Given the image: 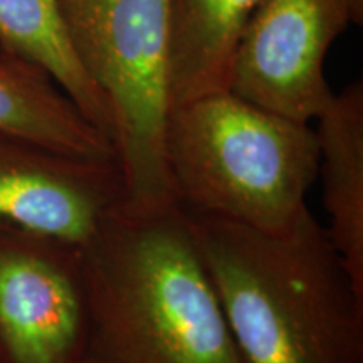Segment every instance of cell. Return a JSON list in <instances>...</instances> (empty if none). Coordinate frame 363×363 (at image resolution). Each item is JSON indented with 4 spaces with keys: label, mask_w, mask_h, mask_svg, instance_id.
Returning <instances> with one entry per match:
<instances>
[{
    "label": "cell",
    "mask_w": 363,
    "mask_h": 363,
    "mask_svg": "<svg viewBox=\"0 0 363 363\" xmlns=\"http://www.w3.org/2000/svg\"><path fill=\"white\" fill-rule=\"evenodd\" d=\"M187 219L242 363H363V293L310 208L279 234Z\"/></svg>",
    "instance_id": "cell-1"
},
{
    "label": "cell",
    "mask_w": 363,
    "mask_h": 363,
    "mask_svg": "<svg viewBox=\"0 0 363 363\" xmlns=\"http://www.w3.org/2000/svg\"><path fill=\"white\" fill-rule=\"evenodd\" d=\"M83 257V363H242L177 202H123Z\"/></svg>",
    "instance_id": "cell-2"
},
{
    "label": "cell",
    "mask_w": 363,
    "mask_h": 363,
    "mask_svg": "<svg viewBox=\"0 0 363 363\" xmlns=\"http://www.w3.org/2000/svg\"><path fill=\"white\" fill-rule=\"evenodd\" d=\"M165 160L187 214L279 234L308 208L320 152L311 125L227 89L170 108Z\"/></svg>",
    "instance_id": "cell-3"
},
{
    "label": "cell",
    "mask_w": 363,
    "mask_h": 363,
    "mask_svg": "<svg viewBox=\"0 0 363 363\" xmlns=\"http://www.w3.org/2000/svg\"><path fill=\"white\" fill-rule=\"evenodd\" d=\"M56 4L76 57L110 106L125 202L175 203L165 160L172 106L169 0Z\"/></svg>",
    "instance_id": "cell-4"
},
{
    "label": "cell",
    "mask_w": 363,
    "mask_h": 363,
    "mask_svg": "<svg viewBox=\"0 0 363 363\" xmlns=\"http://www.w3.org/2000/svg\"><path fill=\"white\" fill-rule=\"evenodd\" d=\"M83 247L0 225V363H83Z\"/></svg>",
    "instance_id": "cell-5"
},
{
    "label": "cell",
    "mask_w": 363,
    "mask_h": 363,
    "mask_svg": "<svg viewBox=\"0 0 363 363\" xmlns=\"http://www.w3.org/2000/svg\"><path fill=\"white\" fill-rule=\"evenodd\" d=\"M350 22L347 0H261L235 48L229 91L311 125L335 94L325 57Z\"/></svg>",
    "instance_id": "cell-6"
},
{
    "label": "cell",
    "mask_w": 363,
    "mask_h": 363,
    "mask_svg": "<svg viewBox=\"0 0 363 363\" xmlns=\"http://www.w3.org/2000/svg\"><path fill=\"white\" fill-rule=\"evenodd\" d=\"M123 202L116 160L66 155L0 131V225L84 247Z\"/></svg>",
    "instance_id": "cell-7"
},
{
    "label": "cell",
    "mask_w": 363,
    "mask_h": 363,
    "mask_svg": "<svg viewBox=\"0 0 363 363\" xmlns=\"http://www.w3.org/2000/svg\"><path fill=\"white\" fill-rule=\"evenodd\" d=\"M316 121L326 234L363 293V84L333 94Z\"/></svg>",
    "instance_id": "cell-8"
},
{
    "label": "cell",
    "mask_w": 363,
    "mask_h": 363,
    "mask_svg": "<svg viewBox=\"0 0 363 363\" xmlns=\"http://www.w3.org/2000/svg\"><path fill=\"white\" fill-rule=\"evenodd\" d=\"M259 2L169 0L172 106L229 89L235 48Z\"/></svg>",
    "instance_id": "cell-9"
},
{
    "label": "cell",
    "mask_w": 363,
    "mask_h": 363,
    "mask_svg": "<svg viewBox=\"0 0 363 363\" xmlns=\"http://www.w3.org/2000/svg\"><path fill=\"white\" fill-rule=\"evenodd\" d=\"M0 131L66 155L116 160L111 140L40 67L17 57L0 65Z\"/></svg>",
    "instance_id": "cell-10"
},
{
    "label": "cell",
    "mask_w": 363,
    "mask_h": 363,
    "mask_svg": "<svg viewBox=\"0 0 363 363\" xmlns=\"http://www.w3.org/2000/svg\"><path fill=\"white\" fill-rule=\"evenodd\" d=\"M0 49L40 67L113 143L110 106L76 57L56 0H0Z\"/></svg>",
    "instance_id": "cell-11"
},
{
    "label": "cell",
    "mask_w": 363,
    "mask_h": 363,
    "mask_svg": "<svg viewBox=\"0 0 363 363\" xmlns=\"http://www.w3.org/2000/svg\"><path fill=\"white\" fill-rule=\"evenodd\" d=\"M347 2L352 12V22L353 24L362 26L363 24V0H347Z\"/></svg>",
    "instance_id": "cell-12"
},
{
    "label": "cell",
    "mask_w": 363,
    "mask_h": 363,
    "mask_svg": "<svg viewBox=\"0 0 363 363\" xmlns=\"http://www.w3.org/2000/svg\"><path fill=\"white\" fill-rule=\"evenodd\" d=\"M13 56H11V54H7V52H4L2 49H0V65H4V62H7L9 59H12Z\"/></svg>",
    "instance_id": "cell-13"
}]
</instances>
